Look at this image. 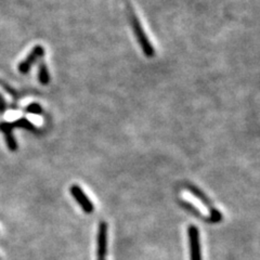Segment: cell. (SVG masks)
<instances>
[{
	"mask_svg": "<svg viewBox=\"0 0 260 260\" xmlns=\"http://www.w3.org/2000/svg\"><path fill=\"white\" fill-rule=\"evenodd\" d=\"M188 235H189L191 260H202L200 231L198 228L195 225H190L188 228Z\"/></svg>",
	"mask_w": 260,
	"mask_h": 260,
	"instance_id": "obj_1",
	"label": "cell"
},
{
	"mask_svg": "<svg viewBox=\"0 0 260 260\" xmlns=\"http://www.w3.org/2000/svg\"><path fill=\"white\" fill-rule=\"evenodd\" d=\"M44 54H45V48L43 46H36L32 48L30 53L19 64L18 69L20 73H22V74H26V73H28L31 65L36 63L37 60L42 58V56H44Z\"/></svg>",
	"mask_w": 260,
	"mask_h": 260,
	"instance_id": "obj_2",
	"label": "cell"
},
{
	"mask_svg": "<svg viewBox=\"0 0 260 260\" xmlns=\"http://www.w3.org/2000/svg\"><path fill=\"white\" fill-rule=\"evenodd\" d=\"M71 193L74 199L76 200V202L83 208V210L87 214H91L93 211V204L91 203V201L89 200V198L85 194V192L83 191V189L80 188L79 185H72L71 188Z\"/></svg>",
	"mask_w": 260,
	"mask_h": 260,
	"instance_id": "obj_3",
	"label": "cell"
},
{
	"mask_svg": "<svg viewBox=\"0 0 260 260\" xmlns=\"http://www.w3.org/2000/svg\"><path fill=\"white\" fill-rule=\"evenodd\" d=\"M108 248V224L107 222H101L99 226V233H98V249L96 254L99 260L104 259L107 255Z\"/></svg>",
	"mask_w": 260,
	"mask_h": 260,
	"instance_id": "obj_4",
	"label": "cell"
},
{
	"mask_svg": "<svg viewBox=\"0 0 260 260\" xmlns=\"http://www.w3.org/2000/svg\"><path fill=\"white\" fill-rule=\"evenodd\" d=\"M12 125L9 123H2L0 124V130L4 133L5 138H6V143L8 149L12 152H15L18 150V143H16L14 137L12 135Z\"/></svg>",
	"mask_w": 260,
	"mask_h": 260,
	"instance_id": "obj_5",
	"label": "cell"
},
{
	"mask_svg": "<svg viewBox=\"0 0 260 260\" xmlns=\"http://www.w3.org/2000/svg\"><path fill=\"white\" fill-rule=\"evenodd\" d=\"M38 78H39L40 84H43V85H48L49 81H50V75H49V72H48L47 65L45 62H42L39 64Z\"/></svg>",
	"mask_w": 260,
	"mask_h": 260,
	"instance_id": "obj_6",
	"label": "cell"
},
{
	"mask_svg": "<svg viewBox=\"0 0 260 260\" xmlns=\"http://www.w3.org/2000/svg\"><path fill=\"white\" fill-rule=\"evenodd\" d=\"M12 127H18V128H24V129H27V130H30V132H34L36 133L37 132V127L32 125L30 121L26 118H20L18 120H15L13 124H11Z\"/></svg>",
	"mask_w": 260,
	"mask_h": 260,
	"instance_id": "obj_7",
	"label": "cell"
},
{
	"mask_svg": "<svg viewBox=\"0 0 260 260\" xmlns=\"http://www.w3.org/2000/svg\"><path fill=\"white\" fill-rule=\"evenodd\" d=\"M26 111L30 114H35V115H40L43 114V109L38 103H31L26 108Z\"/></svg>",
	"mask_w": 260,
	"mask_h": 260,
	"instance_id": "obj_8",
	"label": "cell"
},
{
	"mask_svg": "<svg viewBox=\"0 0 260 260\" xmlns=\"http://www.w3.org/2000/svg\"><path fill=\"white\" fill-rule=\"evenodd\" d=\"M0 86H2V87L5 89V90H6L7 92H9L12 96H14V98L16 96V93H15V91L13 90V89H12V88H10V86H8L7 84H5L3 80H0Z\"/></svg>",
	"mask_w": 260,
	"mask_h": 260,
	"instance_id": "obj_9",
	"label": "cell"
},
{
	"mask_svg": "<svg viewBox=\"0 0 260 260\" xmlns=\"http://www.w3.org/2000/svg\"><path fill=\"white\" fill-rule=\"evenodd\" d=\"M102 260H104V259H102Z\"/></svg>",
	"mask_w": 260,
	"mask_h": 260,
	"instance_id": "obj_10",
	"label": "cell"
}]
</instances>
